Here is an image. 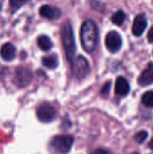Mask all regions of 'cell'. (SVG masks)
<instances>
[{"label": "cell", "mask_w": 153, "mask_h": 154, "mask_svg": "<svg viewBox=\"0 0 153 154\" xmlns=\"http://www.w3.org/2000/svg\"><path fill=\"white\" fill-rule=\"evenodd\" d=\"M71 70L75 78L81 79L89 72V64L83 56H78L71 61Z\"/></svg>", "instance_id": "cell-4"}, {"label": "cell", "mask_w": 153, "mask_h": 154, "mask_svg": "<svg viewBox=\"0 0 153 154\" xmlns=\"http://www.w3.org/2000/svg\"><path fill=\"white\" fill-rule=\"evenodd\" d=\"M132 154H139V153H136V152H134V153H132Z\"/></svg>", "instance_id": "cell-23"}, {"label": "cell", "mask_w": 153, "mask_h": 154, "mask_svg": "<svg viewBox=\"0 0 153 154\" xmlns=\"http://www.w3.org/2000/svg\"><path fill=\"white\" fill-rule=\"evenodd\" d=\"M115 90V94L119 96H126L130 92V85L124 78L119 77L116 79Z\"/></svg>", "instance_id": "cell-12"}, {"label": "cell", "mask_w": 153, "mask_h": 154, "mask_svg": "<svg viewBox=\"0 0 153 154\" xmlns=\"http://www.w3.org/2000/svg\"><path fill=\"white\" fill-rule=\"evenodd\" d=\"M60 34H61V41L62 44L65 50L66 56L68 60L71 62L75 58V51H76V44H75V39H74V32L72 26L70 23L65 22L60 30Z\"/></svg>", "instance_id": "cell-2"}, {"label": "cell", "mask_w": 153, "mask_h": 154, "mask_svg": "<svg viewBox=\"0 0 153 154\" xmlns=\"http://www.w3.org/2000/svg\"><path fill=\"white\" fill-rule=\"evenodd\" d=\"M124 20H125V14L122 10L117 11L111 17V21L113 22V23H115L116 25H122L124 23Z\"/></svg>", "instance_id": "cell-16"}, {"label": "cell", "mask_w": 153, "mask_h": 154, "mask_svg": "<svg viewBox=\"0 0 153 154\" xmlns=\"http://www.w3.org/2000/svg\"><path fill=\"white\" fill-rule=\"evenodd\" d=\"M147 137H148L147 132H145V131H141V132H139V133L136 134V135L134 136V139H135V141H136L137 143H142L147 139Z\"/></svg>", "instance_id": "cell-17"}, {"label": "cell", "mask_w": 153, "mask_h": 154, "mask_svg": "<svg viewBox=\"0 0 153 154\" xmlns=\"http://www.w3.org/2000/svg\"><path fill=\"white\" fill-rule=\"evenodd\" d=\"M147 27V19L143 14H138L133 24V33L135 36H141Z\"/></svg>", "instance_id": "cell-9"}, {"label": "cell", "mask_w": 153, "mask_h": 154, "mask_svg": "<svg viewBox=\"0 0 153 154\" xmlns=\"http://www.w3.org/2000/svg\"><path fill=\"white\" fill-rule=\"evenodd\" d=\"M32 73L26 69H19L16 71L15 78H14V82L15 84L20 87L23 88L26 87L32 80Z\"/></svg>", "instance_id": "cell-7"}, {"label": "cell", "mask_w": 153, "mask_h": 154, "mask_svg": "<svg viewBox=\"0 0 153 154\" xmlns=\"http://www.w3.org/2000/svg\"><path fill=\"white\" fill-rule=\"evenodd\" d=\"M110 87H111V82H110V81L106 82V83L104 85V87L102 88V89H101V93H102L103 95H106V94H108V93H109V91H110Z\"/></svg>", "instance_id": "cell-19"}, {"label": "cell", "mask_w": 153, "mask_h": 154, "mask_svg": "<svg viewBox=\"0 0 153 154\" xmlns=\"http://www.w3.org/2000/svg\"><path fill=\"white\" fill-rule=\"evenodd\" d=\"M55 116H56L55 108L48 103L41 104L37 108V117L42 123H50L54 120Z\"/></svg>", "instance_id": "cell-5"}, {"label": "cell", "mask_w": 153, "mask_h": 154, "mask_svg": "<svg viewBox=\"0 0 153 154\" xmlns=\"http://www.w3.org/2000/svg\"><path fill=\"white\" fill-rule=\"evenodd\" d=\"M149 146H150V148L153 150V138L151 139V141L150 142V143H149Z\"/></svg>", "instance_id": "cell-22"}, {"label": "cell", "mask_w": 153, "mask_h": 154, "mask_svg": "<svg viewBox=\"0 0 153 154\" xmlns=\"http://www.w3.org/2000/svg\"><path fill=\"white\" fill-rule=\"evenodd\" d=\"M141 86H148L153 83V63H150L148 67L142 71L138 79Z\"/></svg>", "instance_id": "cell-11"}, {"label": "cell", "mask_w": 153, "mask_h": 154, "mask_svg": "<svg viewBox=\"0 0 153 154\" xmlns=\"http://www.w3.org/2000/svg\"><path fill=\"white\" fill-rule=\"evenodd\" d=\"M123 42L120 34L116 32H110L106 37V46L111 52L118 51L122 47Z\"/></svg>", "instance_id": "cell-6"}, {"label": "cell", "mask_w": 153, "mask_h": 154, "mask_svg": "<svg viewBox=\"0 0 153 154\" xmlns=\"http://www.w3.org/2000/svg\"><path fill=\"white\" fill-rule=\"evenodd\" d=\"M40 14L42 17L47 18L49 20H55L60 17L61 11L55 6L44 5L40 8Z\"/></svg>", "instance_id": "cell-8"}, {"label": "cell", "mask_w": 153, "mask_h": 154, "mask_svg": "<svg viewBox=\"0 0 153 154\" xmlns=\"http://www.w3.org/2000/svg\"><path fill=\"white\" fill-rule=\"evenodd\" d=\"M15 54H16V49L11 42L5 43L0 49V55L2 59L5 61L13 60L15 57Z\"/></svg>", "instance_id": "cell-10"}, {"label": "cell", "mask_w": 153, "mask_h": 154, "mask_svg": "<svg viewBox=\"0 0 153 154\" xmlns=\"http://www.w3.org/2000/svg\"><path fill=\"white\" fill-rule=\"evenodd\" d=\"M80 39L83 49L88 52H93L98 42V28L92 20L85 21L80 29Z\"/></svg>", "instance_id": "cell-1"}, {"label": "cell", "mask_w": 153, "mask_h": 154, "mask_svg": "<svg viewBox=\"0 0 153 154\" xmlns=\"http://www.w3.org/2000/svg\"><path fill=\"white\" fill-rule=\"evenodd\" d=\"M29 0H9L10 5L14 9H18L21 6H23L24 4H26Z\"/></svg>", "instance_id": "cell-18"}, {"label": "cell", "mask_w": 153, "mask_h": 154, "mask_svg": "<svg viewBox=\"0 0 153 154\" xmlns=\"http://www.w3.org/2000/svg\"><path fill=\"white\" fill-rule=\"evenodd\" d=\"M91 154H109L106 150H103V149H97L96 150L95 152H93Z\"/></svg>", "instance_id": "cell-21"}, {"label": "cell", "mask_w": 153, "mask_h": 154, "mask_svg": "<svg viewBox=\"0 0 153 154\" xmlns=\"http://www.w3.org/2000/svg\"><path fill=\"white\" fill-rule=\"evenodd\" d=\"M148 40L150 42H153V26L150 29V31L148 32Z\"/></svg>", "instance_id": "cell-20"}, {"label": "cell", "mask_w": 153, "mask_h": 154, "mask_svg": "<svg viewBox=\"0 0 153 154\" xmlns=\"http://www.w3.org/2000/svg\"><path fill=\"white\" fill-rule=\"evenodd\" d=\"M37 44H38V47L43 51H48L52 47V42L50 39L46 35H41L37 39Z\"/></svg>", "instance_id": "cell-13"}, {"label": "cell", "mask_w": 153, "mask_h": 154, "mask_svg": "<svg viewBox=\"0 0 153 154\" xmlns=\"http://www.w3.org/2000/svg\"><path fill=\"white\" fill-rule=\"evenodd\" d=\"M73 142L70 135H57L50 141V149L53 154H67L69 152Z\"/></svg>", "instance_id": "cell-3"}, {"label": "cell", "mask_w": 153, "mask_h": 154, "mask_svg": "<svg viewBox=\"0 0 153 154\" xmlns=\"http://www.w3.org/2000/svg\"><path fill=\"white\" fill-rule=\"evenodd\" d=\"M42 64L48 69H55L58 67V59L56 55H49L45 56L42 59Z\"/></svg>", "instance_id": "cell-14"}, {"label": "cell", "mask_w": 153, "mask_h": 154, "mask_svg": "<svg viewBox=\"0 0 153 154\" xmlns=\"http://www.w3.org/2000/svg\"><path fill=\"white\" fill-rule=\"evenodd\" d=\"M142 103L144 106L152 108L153 107V90L147 91L142 97Z\"/></svg>", "instance_id": "cell-15"}]
</instances>
